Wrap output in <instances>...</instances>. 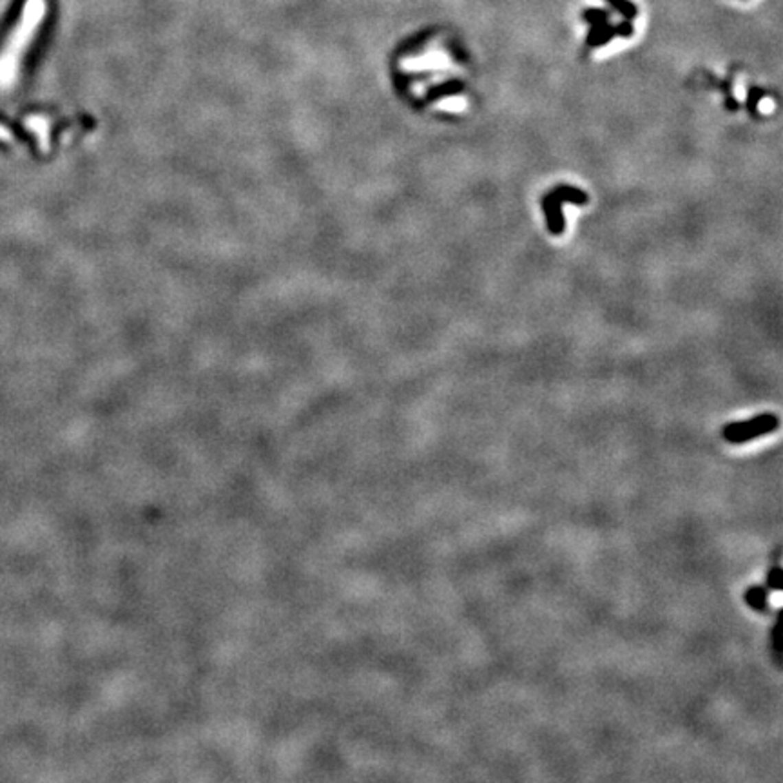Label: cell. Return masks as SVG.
Returning a JSON list of instances; mask_svg holds the SVG:
<instances>
[{
    "mask_svg": "<svg viewBox=\"0 0 783 783\" xmlns=\"http://www.w3.org/2000/svg\"><path fill=\"white\" fill-rule=\"evenodd\" d=\"M745 602L753 609H756V611H765L769 608L767 589L760 586L749 587L747 593H745Z\"/></svg>",
    "mask_w": 783,
    "mask_h": 783,
    "instance_id": "5b68a950",
    "label": "cell"
},
{
    "mask_svg": "<svg viewBox=\"0 0 783 783\" xmlns=\"http://www.w3.org/2000/svg\"><path fill=\"white\" fill-rule=\"evenodd\" d=\"M782 578H783V571L782 567L776 566L771 569V573H769L767 577V584L769 587H773L774 591H782Z\"/></svg>",
    "mask_w": 783,
    "mask_h": 783,
    "instance_id": "9c48e42d",
    "label": "cell"
},
{
    "mask_svg": "<svg viewBox=\"0 0 783 783\" xmlns=\"http://www.w3.org/2000/svg\"><path fill=\"white\" fill-rule=\"evenodd\" d=\"M763 95H765V91L758 89V87H753V89L749 91V109H751V113H754V111H756L758 100L762 98Z\"/></svg>",
    "mask_w": 783,
    "mask_h": 783,
    "instance_id": "30bf717a",
    "label": "cell"
},
{
    "mask_svg": "<svg viewBox=\"0 0 783 783\" xmlns=\"http://www.w3.org/2000/svg\"><path fill=\"white\" fill-rule=\"evenodd\" d=\"M617 27V36H622V38H629V36L633 35V24L631 21H624L620 22V24L615 25Z\"/></svg>",
    "mask_w": 783,
    "mask_h": 783,
    "instance_id": "8fae6325",
    "label": "cell"
},
{
    "mask_svg": "<svg viewBox=\"0 0 783 783\" xmlns=\"http://www.w3.org/2000/svg\"><path fill=\"white\" fill-rule=\"evenodd\" d=\"M462 82L461 80H450V82H444V84H441V86L433 87L430 93H428V98L432 100V98H441V96H448V95H457V93H461L462 91Z\"/></svg>",
    "mask_w": 783,
    "mask_h": 783,
    "instance_id": "8992f818",
    "label": "cell"
},
{
    "mask_svg": "<svg viewBox=\"0 0 783 783\" xmlns=\"http://www.w3.org/2000/svg\"><path fill=\"white\" fill-rule=\"evenodd\" d=\"M615 36H617V27L609 22H602V24L589 25L586 42L589 47H600V45H606L609 41H613Z\"/></svg>",
    "mask_w": 783,
    "mask_h": 783,
    "instance_id": "277c9868",
    "label": "cell"
},
{
    "mask_svg": "<svg viewBox=\"0 0 783 783\" xmlns=\"http://www.w3.org/2000/svg\"><path fill=\"white\" fill-rule=\"evenodd\" d=\"M778 417L774 416V413H762V416L747 419V421L731 422L727 427H723L722 435L727 442L743 444V442H749L762 435H767V433H773L778 428Z\"/></svg>",
    "mask_w": 783,
    "mask_h": 783,
    "instance_id": "3957f363",
    "label": "cell"
},
{
    "mask_svg": "<svg viewBox=\"0 0 783 783\" xmlns=\"http://www.w3.org/2000/svg\"><path fill=\"white\" fill-rule=\"evenodd\" d=\"M587 194L582 189L571 185H558L555 191L547 192L543 200V209L546 214L547 229L553 236H560L566 227V221L563 218V203H573V205H586Z\"/></svg>",
    "mask_w": 783,
    "mask_h": 783,
    "instance_id": "7a4b0ae2",
    "label": "cell"
},
{
    "mask_svg": "<svg viewBox=\"0 0 783 783\" xmlns=\"http://www.w3.org/2000/svg\"><path fill=\"white\" fill-rule=\"evenodd\" d=\"M582 19L589 25L593 24H602V22H609V13L600 8H589L582 13Z\"/></svg>",
    "mask_w": 783,
    "mask_h": 783,
    "instance_id": "ba28073f",
    "label": "cell"
},
{
    "mask_svg": "<svg viewBox=\"0 0 783 783\" xmlns=\"http://www.w3.org/2000/svg\"><path fill=\"white\" fill-rule=\"evenodd\" d=\"M604 2H608L613 10L618 11L626 21H633L638 15V8L633 4L631 0H604Z\"/></svg>",
    "mask_w": 783,
    "mask_h": 783,
    "instance_id": "52a82bcc",
    "label": "cell"
},
{
    "mask_svg": "<svg viewBox=\"0 0 783 783\" xmlns=\"http://www.w3.org/2000/svg\"><path fill=\"white\" fill-rule=\"evenodd\" d=\"M47 13V0H25L21 19L0 51V87L5 89L19 78L22 56L38 33Z\"/></svg>",
    "mask_w": 783,
    "mask_h": 783,
    "instance_id": "6da1fadb",
    "label": "cell"
}]
</instances>
